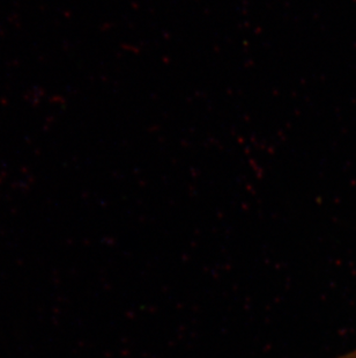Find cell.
<instances>
[{
    "instance_id": "6da1fadb",
    "label": "cell",
    "mask_w": 356,
    "mask_h": 358,
    "mask_svg": "<svg viewBox=\"0 0 356 358\" xmlns=\"http://www.w3.org/2000/svg\"><path fill=\"white\" fill-rule=\"evenodd\" d=\"M334 358H356V349H354L352 352H346V354H343V355L336 356Z\"/></svg>"
}]
</instances>
